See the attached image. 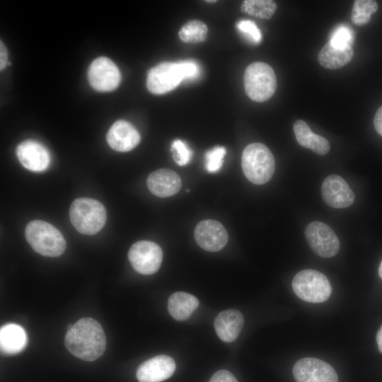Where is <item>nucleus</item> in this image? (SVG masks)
Masks as SVG:
<instances>
[{
	"mask_svg": "<svg viewBox=\"0 0 382 382\" xmlns=\"http://www.w3.org/2000/svg\"><path fill=\"white\" fill-rule=\"evenodd\" d=\"M194 236L197 245L209 252L221 250L228 240V233L223 225L213 219L199 221L195 228Z\"/></svg>",
	"mask_w": 382,
	"mask_h": 382,
	"instance_id": "nucleus-12",
	"label": "nucleus"
},
{
	"mask_svg": "<svg viewBox=\"0 0 382 382\" xmlns=\"http://www.w3.org/2000/svg\"><path fill=\"white\" fill-rule=\"evenodd\" d=\"M180 64L183 70L185 80H192L199 76L200 67L195 61H180Z\"/></svg>",
	"mask_w": 382,
	"mask_h": 382,
	"instance_id": "nucleus-30",
	"label": "nucleus"
},
{
	"mask_svg": "<svg viewBox=\"0 0 382 382\" xmlns=\"http://www.w3.org/2000/svg\"><path fill=\"white\" fill-rule=\"evenodd\" d=\"M129 260L133 268L142 274H152L159 269L163 252L156 243L149 241L134 243L128 252Z\"/></svg>",
	"mask_w": 382,
	"mask_h": 382,
	"instance_id": "nucleus-9",
	"label": "nucleus"
},
{
	"mask_svg": "<svg viewBox=\"0 0 382 382\" xmlns=\"http://www.w3.org/2000/svg\"><path fill=\"white\" fill-rule=\"evenodd\" d=\"M69 217L77 231L85 235H94L105 224L106 210L99 201L81 197L74 200L71 204Z\"/></svg>",
	"mask_w": 382,
	"mask_h": 382,
	"instance_id": "nucleus-4",
	"label": "nucleus"
},
{
	"mask_svg": "<svg viewBox=\"0 0 382 382\" xmlns=\"http://www.w3.org/2000/svg\"><path fill=\"white\" fill-rule=\"evenodd\" d=\"M175 369V363L173 358L158 355L141 364L136 376L139 382H161L170 378Z\"/></svg>",
	"mask_w": 382,
	"mask_h": 382,
	"instance_id": "nucleus-15",
	"label": "nucleus"
},
{
	"mask_svg": "<svg viewBox=\"0 0 382 382\" xmlns=\"http://www.w3.org/2000/svg\"><path fill=\"white\" fill-rule=\"evenodd\" d=\"M374 125L376 132L382 137V105L378 109L375 114Z\"/></svg>",
	"mask_w": 382,
	"mask_h": 382,
	"instance_id": "nucleus-33",
	"label": "nucleus"
},
{
	"mask_svg": "<svg viewBox=\"0 0 382 382\" xmlns=\"http://www.w3.org/2000/svg\"><path fill=\"white\" fill-rule=\"evenodd\" d=\"M241 9L243 13L256 18L270 19L277 9V4L271 0H245Z\"/></svg>",
	"mask_w": 382,
	"mask_h": 382,
	"instance_id": "nucleus-23",
	"label": "nucleus"
},
{
	"mask_svg": "<svg viewBox=\"0 0 382 382\" xmlns=\"http://www.w3.org/2000/svg\"><path fill=\"white\" fill-rule=\"evenodd\" d=\"M353 55L354 52L352 47L337 48L328 42L320 50L318 60L322 66L330 69H336L349 63Z\"/></svg>",
	"mask_w": 382,
	"mask_h": 382,
	"instance_id": "nucleus-22",
	"label": "nucleus"
},
{
	"mask_svg": "<svg viewBox=\"0 0 382 382\" xmlns=\"http://www.w3.org/2000/svg\"><path fill=\"white\" fill-rule=\"evenodd\" d=\"M296 139L300 146L310 149L318 155L327 154L330 149L329 141L323 137L313 133L308 125L301 120H296L293 126Z\"/></svg>",
	"mask_w": 382,
	"mask_h": 382,
	"instance_id": "nucleus-19",
	"label": "nucleus"
},
{
	"mask_svg": "<svg viewBox=\"0 0 382 382\" xmlns=\"http://www.w3.org/2000/svg\"><path fill=\"white\" fill-rule=\"evenodd\" d=\"M171 151L175 162L179 166H185L191 161L192 151L180 139L173 141Z\"/></svg>",
	"mask_w": 382,
	"mask_h": 382,
	"instance_id": "nucleus-28",
	"label": "nucleus"
},
{
	"mask_svg": "<svg viewBox=\"0 0 382 382\" xmlns=\"http://www.w3.org/2000/svg\"><path fill=\"white\" fill-rule=\"evenodd\" d=\"M88 79L93 89L100 92H108L117 88L121 81V74L117 66L110 59L100 57L90 64Z\"/></svg>",
	"mask_w": 382,
	"mask_h": 382,
	"instance_id": "nucleus-10",
	"label": "nucleus"
},
{
	"mask_svg": "<svg viewBox=\"0 0 382 382\" xmlns=\"http://www.w3.org/2000/svg\"><path fill=\"white\" fill-rule=\"evenodd\" d=\"M293 375L296 382H338L335 369L327 362L313 357L297 361Z\"/></svg>",
	"mask_w": 382,
	"mask_h": 382,
	"instance_id": "nucleus-11",
	"label": "nucleus"
},
{
	"mask_svg": "<svg viewBox=\"0 0 382 382\" xmlns=\"http://www.w3.org/2000/svg\"><path fill=\"white\" fill-rule=\"evenodd\" d=\"M353 38L352 30L347 26L341 25L333 32L328 42L335 47L345 48L352 47Z\"/></svg>",
	"mask_w": 382,
	"mask_h": 382,
	"instance_id": "nucleus-27",
	"label": "nucleus"
},
{
	"mask_svg": "<svg viewBox=\"0 0 382 382\" xmlns=\"http://www.w3.org/2000/svg\"><path fill=\"white\" fill-rule=\"evenodd\" d=\"M378 274L380 277L382 279V261L380 264L379 268H378Z\"/></svg>",
	"mask_w": 382,
	"mask_h": 382,
	"instance_id": "nucleus-35",
	"label": "nucleus"
},
{
	"mask_svg": "<svg viewBox=\"0 0 382 382\" xmlns=\"http://www.w3.org/2000/svg\"><path fill=\"white\" fill-rule=\"evenodd\" d=\"M207 2H212V3H214L216 1H206Z\"/></svg>",
	"mask_w": 382,
	"mask_h": 382,
	"instance_id": "nucleus-36",
	"label": "nucleus"
},
{
	"mask_svg": "<svg viewBox=\"0 0 382 382\" xmlns=\"http://www.w3.org/2000/svg\"><path fill=\"white\" fill-rule=\"evenodd\" d=\"M292 289L296 295L309 303H322L331 295V284L323 273L314 270H303L293 279Z\"/></svg>",
	"mask_w": 382,
	"mask_h": 382,
	"instance_id": "nucleus-6",
	"label": "nucleus"
},
{
	"mask_svg": "<svg viewBox=\"0 0 382 382\" xmlns=\"http://www.w3.org/2000/svg\"><path fill=\"white\" fill-rule=\"evenodd\" d=\"M8 50L4 43L0 42V70L2 71L8 64Z\"/></svg>",
	"mask_w": 382,
	"mask_h": 382,
	"instance_id": "nucleus-32",
	"label": "nucleus"
},
{
	"mask_svg": "<svg viewBox=\"0 0 382 382\" xmlns=\"http://www.w3.org/2000/svg\"><path fill=\"white\" fill-rule=\"evenodd\" d=\"M16 155L21 165L28 170L41 172L50 163V155L45 146L34 140H26L16 148Z\"/></svg>",
	"mask_w": 382,
	"mask_h": 382,
	"instance_id": "nucleus-14",
	"label": "nucleus"
},
{
	"mask_svg": "<svg viewBox=\"0 0 382 382\" xmlns=\"http://www.w3.org/2000/svg\"><path fill=\"white\" fill-rule=\"evenodd\" d=\"M243 324V314L236 309H228L220 312L214 323L218 337L226 342H231L237 339Z\"/></svg>",
	"mask_w": 382,
	"mask_h": 382,
	"instance_id": "nucleus-18",
	"label": "nucleus"
},
{
	"mask_svg": "<svg viewBox=\"0 0 382 382\" xmlns=\"http://www.w3.org/2000/svg\"><path fill=\"white\" fill-rule=\"evenodd\" d=\"M224 146H215L205 154V168L209 173H216L220 170L226 154Z\"/></svg>",
	"mask_w": 382,
	"mask_h": 382,
	"instance_id": "nucleus-26",
	"label": "nucleus"
},
{
	"mask_svg": "<svg viewBox=\"0 0 382 382\" xmlns=\"http://www.w3.org/2000/svg\"><path fill=\"white\" fill-rule=\"evenodd\" d=\"M237 28L247 35L252 41L258 43L261 41L262 34L256 24L250 20H241L236 25Z\"/></svg>",
	"mask_w": 382,
	"mask_h": 382,
	"instance_id": "nucleus-29",
	"label": "nucleus"
},
{
	"mask_svg": "<svg viewBox=\"0 0 382 382\" xmlns=\"http://www.w3.org/2000/svg\"><path fill=\"white\" fill-rule=\"evenodd\" d=\"M304 233L309 246L320 257H331L339 252V239L328 224L319 221H313L308 224Z\"/></svg>",
	"mask_w": 382,
	"mask_h": 382,
	"instance_id": "nucleus-8",
	"label": "nucleus"
},
{
	"mask_svg": "<svg viewBox=\"0 0 382 382\" xmlns=\"http://www.w3.org/2000/svg\"><path fill=\"white\" fill-rule=\"evenodd\" d=\"M25 235L32 248L43 256L57 257L66 249V241L62 233L45 221H30L25 227Z\"/></svg>",
	"mask_w": 382,
	"mask_h": 382,
	"instance_id": "nucleus-3",
	"label": "nucleus"
},
{
	"mask_svg": "<svg viewBox=\"0 0 382 382\" xmlns=\"http://www.w3.org/2000/svg\"><path fill=\"white\" fill-rule=\"evenodd\" d=\"M64 342L69 352L87 361L98 359L106 347L102 326L91 318H81L71 325L66 333Z\"/></svg>",
	"mask_w": 382,
	"mask_h": 382,
	"instance_id": "nucleus-1",
	"label": "nucleus"
},
{
	"mask_svg": "<svg viewBox=\"0 0 382 382\" xmlns=\"http://www.w3.org/2000/svg\"><path fill=\"white\" fill-rule=\"evenodd\" d=\"M208 28L201 21L193 20L185 24L178 33L179 38L184 42H204L207 36Z\"/></svg>",
	"mask_w": 382,
	"mask_h": 382,
	"instance_id": "nucleus-24",
	"label": "nucleus"
},
{
	"mask_svg": "<svg viewBox=\"0 0 382 382\" xmlns=\"http://www.w3.org/2000/svg\"><path fill=\"white\" fill-rule=\"evenodd\" d=\"M378 10V4L373 0H356L351 14L352 22L357 25L368 23L371 16Z\"/></svg>",
	"mask_w": 382,
	"mask_h": 382,
	"instance_id": "nucleus-25",
	"label": "nucleus"
},
{
	"mask_svg": "<svg viewBox=\"0 0 382 382\" xmlns=\"http://www.w3.org/2000/svg\"><path fill=\"white\" fill-rule=\"evenodd\" d=\"M199 306V301L195 296L183 291L171 294L168 301V311L176 320L188 319Z\"/></svg>",
	"mask_w": 382,
	"mask_h": 382,
	"instance_id": "nucleus-21",
	"label": "nucleus"
},
{
	"mask_svg": "<svg viewBox=\"0 0 382 382\" xmlns=\"http://www.w3.org/2000/svg\"><path fill=\"white\" fill-rule=\"evenodd\" d=\"M376 342L379 351L382 353V325L376 335Z\"/></svg>",
	"mask_w": 382,
	"mask_h": 382,
	"instance_id": "nucleus-34",
	"label": "nucleus"
},
{
	"mask_svg": "<svg viewBox=\"0 0 382 382\" xmlns=\"http://www.w3.org/2000/svg\"><path fill=\"white\" fill-rule=\"evenodd\" d=\"M106 140L112 149L127 152L139 144L141 137L137 129L130 122L120 120L110 127L106 134Z\"/></svg>",
	"mask_w": 382,
	"mask_h": 382,
	"instance_id": "nucleus-16",
	"label": "nucleus"
},
{
	"mask_svg": "<svg viewBox=\"0 0 382 382\" xmlns=\"http://www.w3.org/2000/svg\"><path fill=\"white\" fill-rule=\"evenodd\" d=\"M209 382H238L235 376L227 370H219L213 374Z\"/></svg>",
	"mask_w": 382,
	"mask_h": 382,
	"instance_id": "nucleus-31",
	"label": "nucleus"
},
{
	"mask_svg": "<svg viewBox=\"0 0 382 382\" xmlns=\"http://www.w3.org/2000/svg\"><path fill=\"white\" fill-rule=\"evenodd\" d=\"M27 345L25 330L15 323H7L0 329V347L1 352L13 354L23 350Z\"/></svg>",
	"mask_w": 382,
	"mask_h": 382,
	"instance_id": "nucleus-20",
	"label": "nucleus"
},
{
	"mask_svg": "<svg viewBox=\"0 0 382 382\" xmlns=\"http://www.w3.org/2000/svg\"><path fill=\"white\" fill-rule=\"evenodd\" d=\"M321 195L324 202L333 208H346L354 201V194L349 185L337 175H330L323 180Z\"/></svg>",
	"mask_w": 382,
	"mask_h": 382,
	"instance_id": "nucleus-13",
	"label": "nucleus"
},
{
	"mask_svg": "<svg viewBox=\"0 0 382 382\" xmlns=\"http://www.w3.org/2000/svg\"><path fill=\"white\" fill-rule=\"evenodd\" d=\"M241 165L243 173L250 182L262 185L272 177L275 161L272 152L265 144L253 143L244 149Z\"/></svg>",
	"mask_w": 382,
	"mask_h": 382,
	"instance_id": "nucleus-2",
	"label": "nucleus"
},
{
	"mask_svg": "<svg viewBox=\"0 0 382 382\" xmlns=\"http://www.w3.org/2000/svg\"><path fill=\"white\" fill-rule=\"evenodd\" d=\"M183 80L185 76L180 62H165L149 71L146 87L154 94H165L175 88Z\"/></svg>",
	"mask_w": 382,
	"mask_h": 382,
	"instance_id": "nucleus-7",
	"label": "nucleus"
},
{
	"mask_svg": "<svg viewBox=\"0 0 382 382\" xmlns=\"http://www.w3.org/2000/svg\"><path fill=\"white\" fill-rule=\"evenodd\" d=\"M146 184L153 195L159 197H167L179 192L181 187V179L175 171L161 168L148 176Z\"/></svg>",
	"mask_w": 382,
	"mask_h": 382,
	"instance_id": "nucleus-17",
	"label": "nucleus"
},
{
	"mask_svg": "<svg viewBox=\"0 0 382 382\" xmlns=\"http://www.w3.org/2000/svg\"><path fill=\"white\" fill-rule=\"evenodd\" d=\"M244 87L247 96L252 100L259 103L267 100L277 88L273 69L261 62L250 64L244 73Z\"/></svg>",
	"mask_w": 382,
	"mask_h": 382,
	"instance_id": "nucleus-5",
	"label": "nucleus"
}]
</instances>
